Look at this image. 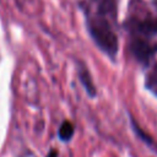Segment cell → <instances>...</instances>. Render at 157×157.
Listing matches in <instances>:
<instances>
[{
	"instance_id": "6da1fadb",
	"label": "cell",
	"mask_w": 157,
	"mask_h": 157,
	"mask_svg": "<svg viewBox=\"0 0 157 157\" xmlns=\"http://www.w3.org/2000/svg\"><path fill=\"white\" fill-rule=\"evenodd\" d=\"M113 9H114L113 0H102L99 4L101 16L91 17L88 21V29L92 38L98 44V47L112 58L115 56L118 43H117V36L112 26L109 25V20L105 18V15L109 13V10Z\"/></svg>"
},
{
	"instance_id": "7a4b0ae2",
	"label": "cell",
	"mask_w": 157,
	"mask_h": 157,
	"mask_svg": "<svg viewBox=\"0 0 157 157\" xmlns=\"http://www.w3.org/2000/svg\"><path fill=\"white\" fill-rule=\"evenodd\" d=\"M130 27L136 34L148 38L157 34V18L151 16L148 12L145 15L137 13L130 18Z\"/></svg>"
},
{
	"instance_id": "3957f363",
	"label": "cell",
	"mask_w": 157,
	"mask_h": 157,
	"mask_svg": "<svg viewBox=\"0 0 157 157\" xmlns=\"http://www.w3.org/2000/svg\"><path fill=\"white\" fill-rule=\"evenodd\" d=\"M131 50L139 60H147L156 50V45L150 44L146 39L135 38L131 44Z\"/></svg>"
},
{
	"instance_id": "277c9868",
	"label": "cell",
	"mask_w": 157,
	"mask_h": 157,
	"mask_svg": "<svg viewBox=\"0 0 157 157\" xmlns=\"http://www.w3.org/2000/svg\"><path fill=\"white\" fill-rule=\"evenodd\" d=\"M80 78H81V82L83 83V86L86 87L87 92L91 96H94V86L92 83V80H91L90 74L86 71V67H81L80 69Z\"/></svg>"
},
{
	"instance_id": "5b68a950",
	"label": "cell",
	"mask_w": 157,
	"mask_h": 157,
	"mask_svg": "<svg viewBox=\"0 0 157 157\" xmlns=\"http://www.w3.org/2000/svg\"><path fill=\"white\" fill-rule=\"evenodd\" d=\"M72 134H74V126H72V124L70 121H64L61 124L60 129H59V136H60V139L63 141H67V140L71 139Z\"/></svg>"
},
{
	"instance_id": "8992f818",
	"label": "cell",
	"mask_w": 157,
	"mask_h": 157,
	"mask_svg": "<svg viewBox=\"0 0 157 157\" xmlns=\"http://www.w3.org/2000/svg\"><path fill=\"white\" fill-rule=\"evenodd\" d=\"M146 85L150 90L155 91V93L157 94V65L153 67V70L150 72V75L147 76V81Z\"/></svg>"
},
{
	"instance_id": "52a82bcc",
	"label": "cell",
	"mask_w": 157,
	"mask_h": 157,
	"mask_svg": "<svg viewBox=\"0 0 157 157\" xmlns=\"http://www.w3.org/2000/svg\"><path fill=\"white\" fill-rule=\"evenodd\" d=\"M48 157H58V155H56V151H50V153H49V156Z\"/></svg>"
}]
</instances>
